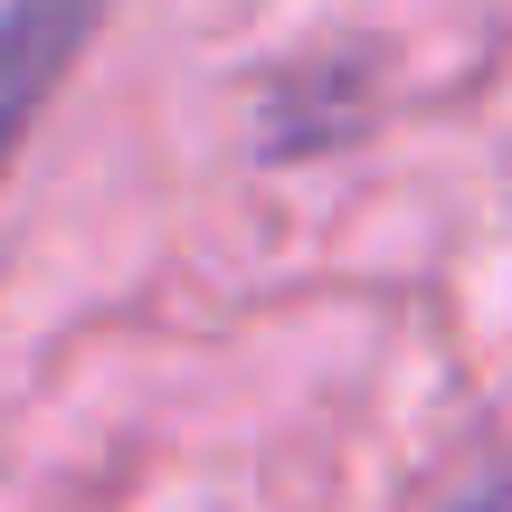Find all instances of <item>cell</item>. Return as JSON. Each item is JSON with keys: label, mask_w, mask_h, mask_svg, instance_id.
Wrapping results in <instances>:
<instances>
[{"label": "cell", "mask_w": 512, "mask_h": 512, "mask_svg": "<svg viewBox=\"0 0 512 512\" xmlns=\"http://www.w3.org/2000/svg\"><path fill=\"white\" fill-rule=\"evenodd\" d=\"M95 19H105V0H0V171L19 162L38 114L95 48Z\"/></svg>", "instance_id": "6da1fadb"}, {"label": "cell", "mask_w": 512, "mask_h": 512, "mask_svg": "<svg viewBox=\"0 0 512 512\" xmlns=\"http://www.w3.org/2000/svg\"><path fill=\"white\" fill-rule=\"evenodd\" d=\"M446 512H512V456H503V465H484V475L465 484V494L446 503Z\"/></svg>", "instance_id": "7a4b0ae2"}]
</instances>
